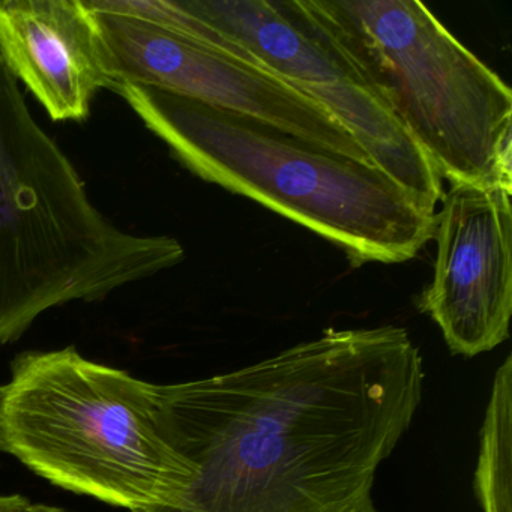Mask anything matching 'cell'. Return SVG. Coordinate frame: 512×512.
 Instances as JSON below:
<instances>
[{
	"label": "cell",
	"instance_id": "1",
	"mask_svg": "<svg viewBox=\"0 0 512 512\" xmlns=\"http://www.w3.org/2000/svg\"><path fill=\"white\" fill-rule=\"evenodd\" d=\"M400 326L326 329L230 373L158 385L167 442L194 469L154 512H380L374 479L424 394Z\"/></svg>",
	"mask_w": 512,
	"mask_h": 512
},
{
	"label": "cell",
	"instance_id": "2",
	"mask_svg": "<svg viewBox=\"0 0 512 512\" xmlns=\"http://www.w3.org/2000/svg\"><path fill=\"white\" fill-rule=\"evenodd\" d=\"M112 91L197 178L317 233L352 266L407 262L433 239L436 211L377 167L181 95L127 83Z\"/></svg>",
	"mask_w": 512,
	"mask_h": 512
},
{
	"label": "cell",
	"instance_id": "3",
	"mask_svg": "<svg viewBox=\"0 0 512 512\" xmlns=\"http://www.w3.org/2000/svg\"><path fill=\"white\" fill-rule=\"evenodd\" d=\"M184 259L173 236L128 232L98 209L0 59V344L50 308L100 301Z\"/></svg>",
	"mask_w": 512,
	"mask_h": 512
},
{
	"label": "cell",
	"instance_id": "4",
	"mask_svg": "<svg viewBox=\"0 0 512 512\" xmlns=\"http://www.w3.org/2000/svg\"><path fill=\"white\" fill-rule=\"evenodd\" d=\"M0 451L56 487L130 512L176 508L194 478L161 431L158 385L74 346L17 356L0 385Z\"/></svg>",
	"mask_w": 512,
	"mask_h": 512
},
{
	"label": "cell",
	"instance_id": "5",
	"mask_svg": "<svg viewBox=\"0 0 512 512\" xmlns=\"http://www.w3.org/2000/svg\"><path fill=\"white\" fill-rule=\"evenodd\" d=\"M451 185L512 190V92L418 0H302Z\"/></svg>",
	"mask_w": 512,
	"mask_h": 512
},
{
	"label": "cell",
	"instance_id": "6",
	"mask_svg": "<svg viewBox=\"0 0 512 512\" xmlns=\"http://www.w3.org/2000/svg\"><path fill=\"white\" fill-rule=\"evenodd\" d=\"M185 10L241 44L266 70L332 113L383 173L428 209L443 179L352 59L302 0H179Z\"/></svg>",
	"mask_w": 512,
	"mask_h": 512
},
{
	"label": "cell",
	"instance_id": "7",
	"mask_svg": "<svg viewBox=\"0 0 512 512\" xmlns=\"http://www.w3.org/2000/svg\"><path fill=\"white\" fill-rule=\"evenodd\" d=\"M92 13L113 86L127 83L181 95L253 119L329 154L377 167L329 110L271 71L140 20Z\"/></svg>",
	"mask_w": 512,
	"mask_h": 512
},
{
	"label": "cell",
	"instance_id": "8",
	"mask_svg": "<svg viewBox=\"0 0 512 512\" xmlns=\"http://www.w3.org/2000/svg\"><path fill=\"white\" fill-rule=\"evenodd\" d=\"M512 190L457 184L436 214L433 281L419 310L439 326L452 355L490 352L509 338Z\"/></svg>",
	"mask_w": 512,
	"mask_h": 512
},
{
	"label": "cell",
	"instance_id": "9",
	"mask_svg": "<svg viewBox=\"0 0 512 512\" xmlns=\"http://www.w3.org/2000/svg\"><path fill=\"white\" fill-rule=\"evenodd\" d=\"M0 59L53 122H85L113 88L97 20L86 0L0 2Z\"/></svg>",
	"mask_w": 512,
	"mask_h": 512
},
{
	"label": "cell",
	"instance_id": "10",
	"mask_svg": "<svg viewBox=\"0 0 512 512\" xmlns=\"http://www.w3.org/2000/svg\"><path fill=\"white\" fill-rule=\"evenodd\" d=\"M512 356L494 374L479 434L475 491L484 512H511Z\"/></svg>",
	"mask_w": 512,
	"mask_h": 512
},
{
	"label": "cell",
	"instance_id": "11",
	"mask_svg": "<svg viewBox=\"0 0 512 512\" xmlns=\"http://www.w3.org/2000/svg\"><path fill=\"white\" fill-rule=\"evenodd\" d=\"M32 502L20 494H0V512H31Z\"/></svg>",
	"mask_w": 512,
	"mask_h": 512
},
{
	"label": "cell",
	"instance_id": "12",
	"mask_svg": "<svg viewBox=\"0 0 512 512\" xmlns=\"http://www.w3.org/2000/svg\"><path fill=\"white\" fill-rule=\"evenodd\" d=\"M31 512H70L58 506L43 505V503H32Z\"/></svg>",
	"mask_w": 512,
	"mask_h": 512
}]
</instances>
